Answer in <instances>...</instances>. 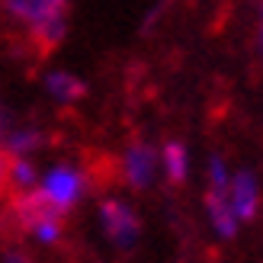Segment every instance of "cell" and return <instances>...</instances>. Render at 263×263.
I'll return each instance as SVG.
<instances>
[{"mask_svg": "<svg viewBox=\"0 0 263 263\" xmlns=\"http://www.w3.org/2000/svg\"><path fill=\"white\" fill-rule=\"evenodd\" d=\"M7 164H10V157L0 151V209H4L7 196H10V186H7Z\"/></svg>", "mask_w": 263, "mask_h": 263, "instance_id": "5bb4252c", "label": "cell"}, {"mask_svg": "<svg viewBox=\"0 0 263 263\" xmlns=\"http://www.w3.org/2000/svg\"><path fill=\"white\" fill-rule=\"evenodd\" d=\"M205 209H209V221H212L215 234H218V238H225V241H231L234 234H238V225H241V221L234 218L231 205H228V196H221V193H205Z\"/></svg>", "mask_w": 263, "mask_h": 263, "instance_id": "8fae6325", "label": "cell"}, {"mask_svg": "<svg viewBox=\"0 0 263 263\" xmlns=\"http://www.w3.org/2000/svg\"><path fill=\"white\" fill-rule=\"evenodd\" d=\"M228 170H225V161H221L218 154L209 157V193H221V196H228Z\"/></svg>", "mask_w": 263, "mask_h": 263, "instance_id": "7c38bea8", "label": "cell"}, {"mask_svg": "<svg viewBox=\"0 0 263 263\" xmlns=\"http://www.w3.org/2000/svg\"><path fill=\"white\" fill-rule=\"evenodd\" d=\"M10 215H13V225L20 228V234L29 244L42 247V251H51V247L64 244V234H68V218L58 215V212H51V209H45L32 193L13 196Z\"/></svg>", "mask_w": 263, "mask_h": 263, "instance_id": "3957f363", "label": "cell"}, {"mask_svg": "<svg viewBox=\"0 0 263 263\" xmlns=\"http://www.w3.org/2000/svg\"><path fill=\"white\" fill-rule=\"evenodd\" d=\"M119 177L132 193H148L154 190L157 177H161V157L157 148L144 138H132L122 154H119Z\"/></svg>", "mask_w": 263, "mask_h": 263, "instance_id": "5b68a950", "label": "cell"}, {"mask_svg": "<svg viewBox=\"0 0 263 263\" xmlns=\"http://www.w3.org/2000/svg\"><path fill=\"white\" fill-rule=\"evenodd\" d=\"M39 174H42V167H39L35 157H10L7 164V186H10V196H26L35 190L39 183Z\"/></svg>", "mask_w": 263, "mask_h": 263, "instance_id": "30bf717a", "label": "cell"}, {"mask_svg": "<svg viewBox=\"0 0 263 263\" xmlns=\"http://www.w3.org/2000/svg\"><path fill=\"white\" fill-rule=\"evenodd\" d=\"M0 122H4V112H0Z\"/></svg>", "mask_w": 263, "mask_h": 263, "instance_id": "2e32d148", "label": "cell"}, {"mask_svg": "<svg viewBox=\"0 0 263 263\" xmlns=\"http://www.w3.org/2000/svg\"><path fill=\"white\" fill-rule=\"evenodd\" d=\"M0 263H32V260L23 247H4L0 251Z\"/></svg>", "mask_w": 263, "mask_h": 263, "instance_id": "4fadbf2b", "label": "cell"}, {"mask_svg": "<svg viewBox=\"0 0 263 263\" xmlns=\"http://www.w3.org/2000/svg\"><path fill=\"white\" fill-rule=\"evenodd\" d=\"M42 93L55 106H77L87 97V81L68 68H48L42 74Z\"/></svg>", "mask_w": 263, "mask_h": 263, "instance_id": "8992f818", "label": "cell"}, {"mask_svg": "<svg viewBox=\"0 0 263 263\" xmlns=\"http://www.w3.org/2000/svg\"><path fill=\"white\" fill-rule=\"evenodd\" d=\"M97 221H100V231L103 238L109 241L112 251L119 254H132L141 241V215L135 212V205L122 196H106L100 199L97 209Z\"/></svg>", "mask_w": 263, "mask_h": 263, "instance_id": "277c9868", "label": "cell"}, {"mask_svg": "<svg viewBox=\"0 0 263 263\" xmlns=\"http://www.w3.org/2000/svg\"><path fill=\"white\" fill-rule=\"evenodd\" d=\"M0 16L39 51H55L71 29V0H0Z\"/></svg>", "mask_w": 263, "mask_h": 263, "instance_id": "6da1fadb", "label": "cell"}, {"mask_svg": "<svg viewBox=\"0 0 263 263\" xmlns=\"http://www.w3.org/2000/svg\"><path fill=\"white\" fill-rule=\"evenodd\" d=\"M260 183L254 177V170H238L228 183V205L238 221H254L260 212Z\"/></svg>", "mask_w": 263, "mask_h": 263, "instance_id": "52a82bcc", "label": "cell"}, {"mask_svg": "<svg viewBox=\"0 0 263 263\" xmlns=\"http://www.w3.org/2000/svg\"><path fill=\"white\" fill-rule=\"evenodd\" d=\"M157 157H161V174L167 177L170 186H183L186 177H190V151H186V144L170 138V141H164L161 148H157Z\"/></svg>", "mask_w": 263, "mask_h": 263, "instance_id": "9c48e42d", "label": "cell"}, {"mask_svg": "<svg viewBox=\"0 0 263 263\" xmlns=\"http://www.w3.org/2000/svg\"><path fill=\"white\" fill-rule=\"evenodd\" d=\"M87 193H90V174L77 161H51L48 167H42L39 183L32 190V196L45 209H51V212H58L64 218L87 199Z\"/></svg>", "mask_w": 263, "mask_h": 263, "instance_id": "7a4b0ae2", "label": "cell"}, {"mask_svg": "<svg viewBox=\"0 0 263 263\" xmlns=\"http://www.w3.org/2000/svg\"><path fill=\"white\" fill-rule=\"evenodd\" d=\"M42 148H45V132L29 122L7 128L4 138H0V151L7 157H35Z\"/></svg>", "mask_w": 263, "mask_h": 263, "instance_id": "ba28073f", "label": "cell"}, {"mask_svg": "<svg viewBox=\"0 0 263 263\" xmlns=\"http://www.w3.org/2000/svg\"><path fill=\"white\" fill-rule=\"evenodd\" d=\"M260 51H263V4H260Z\"/></svg>", "mask_w": 263, "mask_h": 263, "instance_id": "9a60e30c", "label": "cell"}]
</instances>
